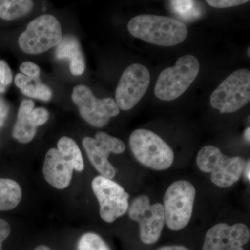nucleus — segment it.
I'll list each match as a JSON object with an SVG mask.
<instances>
[{"instance_id": "obj_1", "label": "nucleus", "mask_w": 250, "mask_h": 250, "mask_svg": "<svg viewBox=\"0 0 250 250\" xmlns=\"http://www.w3.org/2000/svg\"><path fill=\"white\" fill-rule=\"evenodd\" d=\"M128 31L135 38L161 47H172L187 39V26L174 18L142 14L130 20Z\"/></svg>"}, {"instance_id": "obj_2", "label": "nucleus", "mask_w": 250, "mask_h": 250, "mask_svg": "<svg viewBox=\"0 0 250 250\" xmlns=\"http://www.w3.org/2000/svg\"><path fill=\"white\" fill-rule=\"evenodd\" d=\"M196 162L202 172L211 174L212 182L220 188L231 187L236 183L246 165L243 157H229L213 146L202 147L197 154Z\"/></svg>"}, {"instance_id": "obj_3", "label": "nucleus", "mask_w": 250, "mask_h": 250, "mask_svg": "<svg viewBox=\"0 0 250 250\" xmlns=\"http://www.w3.org/2000/svg\"><path fill=\"white\" fill-rule=\"evenodd\" d=\"M129 146L136 159L142 165L155 170H165L173 164L172 148L155 133L139 129L133 131Z\"/></svg>"}, {"instance_id": "obj_4", "label": "nucleus", "mask_w": 250, "mask_h": 250, "mask_svg": "<svg viewBox=\"0 0 250 250\" xmlns=\"http://www.w3.org/2000/svg\"><path fill=\"white\" fill-rule=\"evenodd\" d=\"M200 72L198 59L190 54L180 57L175 65L163 70L156 82L154 93L163 101H172L179 98Z\"/></svg>"}, {"instance_id": "obj_5", "label": "nucleus", "mask_w": 250, "mask_h": 250, "mask_svg": "<svg viewBox=\"0 0 250 250\" xmlns=\"http://www.w3.org/2000/svg\"><path fill=\"white\" fill-rule=\"evenodd\" d=\"M195 196V188L188 181H177L167 189L163 206L166 224L170 230L180 231L188 225L193 211Z\"/></svg>"}, {"instance_id": "obj_6", "label": "nucleus", "mask_w": 250, "mask_h": 250, "mask_svg": "<svg viewBox=\"0 0 250 250\" xmlns=\"http://www.w3.org/2000/svg\"><path fill=\"white\" fill-rule=\"evenodd\" d=\"M62 29L58 20L52 15L45 14L29 23L27 29L18 39V45L29 54L43 53L60 43Z\"/></svg>"}, {"instance_id": "obj_7", "label": "nucleus", "mask_w": 250, "mask_h": 250, "mask_svg": "<svg viewBox=\"0 0 250 250\" xmlns=\"http://www.w3.org/2000/svg\"><path fill=\"white\" fill-rule=\"evenodd\" d=\"M250 100V71L241 69L233 72L219 85L210 96L212 107L221 113H234Z\"/></svg>"}, {"instance_id": "obj_8", "label": "nucleus", "mask_w": 250, "mask_h": 250, "mask_svg": "<svg viewBox=\"0 0 250 250\" xmlns=\"http://www.w3.org/2000/svg\"><path fill=\"white\" fill-rule=\"evenodd\" d=\"M128 212L129 218L139 224L143 243L151 245L159 241L166 223L162 204L151 205L147 195H140L131 202Z\"/></svg>"}, {"instance_id": "obj_9", "label": "nucleus", "mask_w": 250, "mask_h": 250, "mask_svg": "<svg viewBox=\"0 0 250 250\" xmlns=\"http://www.w3.org/2000/svg\"><path fill=\"white\" fill-rule=\"evenodd\" d=\"M72 99L78 106L82 118L95 127H104L109 123L110 118L120 113V108L113 99L95 98L93 92L85 85L75 86Z\"/></svg>"}, {"instance_id": "obj_10", "label": "nucleus", "mask_w": 250, "mask_h": 250, "mask_svg": "<svg viewBox=\"0 0 250 250\" xmlns=\"http://www.w3.org/2000/svg\"><path fill=\"white\" fill-rule=\"evenodd\" d=\"M91 185L100 204V217L104 221L113 223L127 211L129 195L121 185L103 176L95 177Z\"/></svg>"}, {"instance_id": "obj_11", "label": "nucleus", "mask_w": 250, "mask_h": 250, "mask_svg": "<svg viewBox=\"0 0 250 250\" xmlns=\"http://www.w3.org/2000/svg\"><path fill=\"white\" fill-rule=\"evenodd\" d=\"M88 159L99 173L104 177L114 178L116 170L108 161L111 153L121 154L126 149L125 143L104 131H98L95 138L85 137L82 141Z\"/></svg>"}, {"instance_id": "obj_12", "label": "nucleus", "mask_w": 250, "mask_h": 250, "mask_svg": "<svg viewBox=\"0 0 250 250\" xmlns=\"http://www.w3.org/2000/svg\"><path fill=\"white\" fill-rule=\"evenodd\" d=\"M149 83V70L142 64H132L125 69L116 89L118 108L123 111L134 108L147 92Z\"/></svg>"}, {"instance_id": "obj_13", "label": "nucleus", "mask_w": 250, "mask_h": 250, "mask_svg": "<svg viewBox=\"0 0 250 250\" xmlns=\"http://www.w3.org/2000/svg\"><path fill=\"white\" fill-rule=\"evenodd\" d=\"M250 239L249 228L244 224L219 223L206 233L202 250H244Z\"/></svg>"}, {"instance_id": "obj_14", "label": "nucleus", "mask_w": 250, "mask_h": 250, "mask_svg": "<svg viewBox=\"0 0 250 250\" xmlns=\"http://www.w3.org/2000/svg\"><path fill=\"white\" fill-rule=\"evenodd\" d=\"M42 171L46 182L61 190L70 185L74 167L57 148H52L46 154Z\"/></svg>"}, {"instance_id": "obj_15", "label": "nucleus", "mask_w": 250, "mask_h": 250, "mask_svg": "<svg viewBox=\"0 0 250 250\" xmlns=\"http://www.w3.org/2000/svg\"><path fill=\"white\" fill-rule=\"evenodd\" d=\"M58 59H69L70 72L73 75H82L85 71V61L81 49L80 42L73 36L62 38L55 50Z\"/></svg>"}, {"instance_id": "obj_16", "label": "nucleus", "mask_w": 250, "mask_h": 250, "mask_svg": "<svg viewBox=\"0 0 250 250\" xmlns=\"http://www.w3.org/2000/svg\"><path fill=\"white\" fill-rule=\"evenodd\" d=\"M34 108V102H22L18 113V119L13 129V137L21 143L31 142L36 134V128L31 125L29 116Z\"/></svg>"}, {"instance_id": "obj_17", "label": "nucleus", "mask_w": 250, "mask_h": 250, "mask_svg": "<svg viewBox=\"0 0 250 250\" xmlns=\"http://www.w3.org/2000/svg\"><path fill=\"white\" fill-rule=\"evenodd\" d=\"M22 198V189L16 181L0 178V211L14 209Z\"/></svg>"}, {"instance_id": "obj_18", "label": "nucleus", "mask_w": 250, "mask_h": 250, "mask_svg": "<svg viewBox=\"0 0 250 250\" xmlns=\"http://www.w3.org/2000/svg\"><path fill=\"white\" fill-rule=\"evenodd\" d=\"M34 3L30 0H0V18L13 21L30 12Z\"/></svg>"}, {"instance_id": "obj_19", "label": "nucleus", "mask_w": 250, "mask_h": 250, "mask_svg": "<svg viewBox=\"0 0 250 250\" xmlns=\"http://www.w3.org/2000/svg\"><path fill=\"white\" fill-rule=\"evenodd\" d=\"M57 149L67 160L70 161L74 170L82 172L84 169L83 156L76 142L71 138L63 136L57 143Z\"/></svg>"}, {"instance_id": "obj_20", "label": "nucleus", "mask_w": 250, "mask_h": 250, "mask_svg": "<svg viewBox=\"0 0 250 250\" xmlns=\"http://www.w3.org/2000/svg\"><path fill=\"white\" fill-rule=\"evenodd\" d=\"M78 250H111L102 237L95 233H86L78 242Z\"/></svg>"}, {"instance_id": "obj_21", "label": "nucleus", "mask_w": 250, "mask_h": 250, "mask_svg": "<svg viewBox=\"0 0 250 250\" xmlns=\"http://www.w3.org/2000/svg\"><path fill=\"white\" fill-rule=\"evenodd\" d=\"M15 83L24 95L29 98H35V83H33V81L29 77L22 74H17L15 77Z\"/></svg>"}, {"instance_id": "obj_22", "label": "nucleus", "mask_w": 250, "mask_h": 250, "mask_svg": "<svg viewBox=\"0 0 250 250\" xmlns=\"http://www.w3.org/2000/svg\"><path fill=\"white\" fill-rule=\"evenodd\" d=\"M49 112L44 108H34L29 116V121L34 127L45 124L48 121Z\"/></svg>"}, {"instance_id": "obj_23", "label": "nucleus", "mask_w": 250, "mask_h": 250, "mask_svg": "<svg viewBox=\"0 0 250 250\" xmlns=\"http://www.w3.org/2000/svg\"><path fill=\"white\" fill-rule=\"evenodd\" d=\"M20 70L22 75L29 77L33 82H36L40 81V67L32 62H24L21 64Z\"/></svg>"}, {"instance_id": "obj_24", "label": "nucleus", "mask_w": 250, "mask_h": 250, "mask_svg": "<svg viewBox=\"0 0 250 250\" xmlns=\"http://www.w3.org/2000/svg\"><path fill=\"white\" fill-rule=\"evenodd\" d=\"M249 2L248 0H208L207 4L217 9L233 7Z\"/></svg>"}, {"instance_id": "obj_25", "label": "nucleus", "mask_w": 250, "mask_h": 250, "mask_svg": "<svg viewBox=\"0 0 250 250\" xmlns=\"http://www.w3.org/2000/svg\"><path fill=\"white\" fill-rule=\"evenodd\" d=\"M35 83L36 92L35 98L42 101H49L52 98V90L47 85L41 83V81L34 82Z\"/></svg>"}, {"instance_id": "obj_26", "label": "nucleus", "mask_w": 250, "mask_h": 250, "mask_svg": "<svg viewBox=\"0 0 250 250\" xmlns=\"http://www.w3.org/2000/svg\"><path fill=\"white\" fill-rule=\"evenodd\" d=\"M12 80V72L7 62L0 60V82L4 86H7L11 84Z\"/></svg>"}, {"instance_id": "obj_27", "label": "nucleus", "mask_w": 250, "mask_h": 250, "mask_svg": "<svg viewBox=\"0 0 250 250\" xmlns=\"http://www.w3.org/2000/svg\"><path fill=\"white\" fill-rule=\"evenodd\" d=\"M11 231L9 223L4 219L0 218V250H1L3 242L9 236Z\"/></svg>"}, {"instance_id": "obj_28", "label": "nucleus", "mask_w": 250, "mask_h": 250, "mask_svg": "<svg viewBox=\"0 0 250 250\" xmlns=\"http://www.w3.org/2000/svg\"><path fill=\"white\" fill-rule=\"evenodd\" d=\"M8 109L6 104L0 100V127H1L4 125Z\"/></svg>"}, {"instance_id": "obj_29", "label": "nucleus", "mask_w": 250, "mask_h": 250, "mask_svg": "<svg viewBox=\"0 0 250 250\" xmlns=\"http://www.w3.org/2000/svg\"><path fill=\"white\" fill-rule=\"evenodd\" d=\"M157 250H190L188 248L182 246H164Z\"/></svg>"}, {"instance_id": "obj_30", "label": "nucleus", "mask_w": 250, "mask_h": 250, "mask_svg": "<svg viewBox=\"0 0 250 250\" xmlns=\"http://www.w3.org/2000/svg\"><path fill=\"white\" fill-rule=\"evenodd\" d=\"M250 161L248 160V162H247L246 165V177L248 179V180H250Z\"/></svg>"}, {"instance_id": "obj_31", "label": "nucleus", "mask_w": 250, "mask_h": 250, "mask_svg": "<svg viewBox=\"0 0 250 250\" xmlns=\"http://www.w3.org/2000/svg\"><path fill=\"white\" fill-rule=\"evenodd\" d=\"M250 128L248 127V129L246 130V131H245V139H246L247 142H248V143H250Z\"/></svg>"}, {"instance_id": "obj_32", "label": "nucleus", "mask_w": 250, "mask_h": 250, "mask_svg": "<svg viewBox=\"0 0 250 250\" xmlns=\"http://www.w3.org/2000/svg\"><path fill=\"white\" fill-rule=\"evenodd\" d=\"M34 250H52L49 247L44 246V245H41V246L36 247Z\"/></svg>"}, {"instance_id": "obj_33", "label": "nucleus", "mask_w": 250, "mask_h": 250, "mask_svg": "<svg viewBox=\"0 0 250 250\" xmlns=\"http://www.w3.org/2000/svg\"><path fill=\"white\" fill-rule=\"evenodd\" d=\"M250 48L248 49V55L250 57Z\"/></svg>"}]
</instances>
